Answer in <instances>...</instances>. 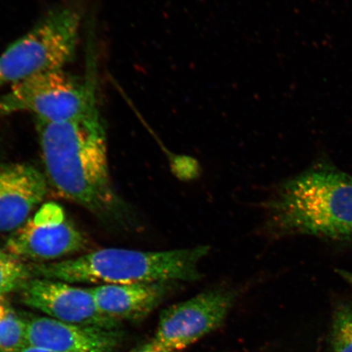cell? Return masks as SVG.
I'll list each match as a JSON object with an SVG mask.
<instances>
[{
	"label": "cell",
	"mask_w": 352,
	"mask_h": 352,
	"mask_svg": "<svg viewBox=\"0 0 352 352\" xmlns=\"http://www.w3.org/2000/svg\"><path fill=\"white\" fill-rule=\"evenodd\" d=\"M98 88L69 120H35L48 184L66 199L104 219L126 218L110 175L107 129Z\"/></svg>",
	"instance_id": "cell-1"
},
{
	"label": "cell",
	"mask_w": 352,
	"mask_h": 352,
	"mask_svg": "<svg viewBox=\"0 0 352 352\" xmlns=\"http://www.w3.org/2000/svg\"><path fill=\"white\" fill-rule=\"evenodd\" d=\"M267 210L272 235L352 241V176L320 162L281 184Z\"/></svg>",
	"instance_id": "cell-2"
},
{
	"label": "cell",
	"mask_w": 352,
	"mask_h": 352,
	"mask_svg": "<svg viewBox=\"0 0 352 352\" xmlns=\"http://www.w3.org/2000/svg\"><path fill=\"white\" fill-rule=\"evenodd\" d=\"M209 246L142 252L121 248L95 250L74 258L30 263L34 277L70 284H132L156 281H195Z\"/></svg>",
	"instance_id": "cell-3"
},
{
	"label": "cell",
	"mask_w": 352,
	"mask_h": 352,
	"mask_svg": "<svg viewBox=\"0 0 352 352\" xmlns=\"http://www.w3.org/2000/svg\"><path fill=\"white\" fill-rule=\"evenodd\" d=\"M86 8V0H67L8 46L0 55V89L64 69L76 56Z\"/></svg>",
	"instance_id": "cell-4"
},
{
	"label": "cell",
	"mask_w": 352,
	"mask_h": 352,
	"mask_svg": "<svg viewBox=\"0 0 352 352\" xmlns=\"http://www.w3.org/2000/svg\"><path fill=\"white\" fill-rule=\"evenodd\" d=\"M90 47L85 78L60 69L39 74L12 86L0 96V120L19 113H32L35 120L48 122L64 121L76 116L98 87L95 52Z\"/></svg>",
	"instance_id": "cell-5"
},
{
	"label": "cell",
	"mask_w": 352,
	"mask_h": 352,
	"mask_svg": "<svg viewBox=\"0 0 352 352\" xmlns=\"http://www.w3.org/2000/svg\"><path fill=\"white\" fill-rule=\"evenodd\" d=\"M237 294L234 289H212L166 308L151 341L161 351L183 352L223 324Z\"/></svg>",
	"instance_id": "cell-6"
},
{
	"label": "cell",
	"mask_w": 352,
	"mask_h": 352,
	"mask_svg": "<svg viewBox=\"0 0 352 352\" xmlns=\"http://www.w3.org/2000/svg\"><path fill=\"white\" fill-rule=\"evenodd\" d=\"M86 236L56 202L43 204L8 236L6 250L26 262H55L86 248Z\"/></svg>",
	"instance_id": "cell-7"
},
{
	"label": "cell",
	"mask_w": 352,
	"mask_h": 352,
	"mask_svg": "<svg viewBox=\"0 0 352 352\" xmlns=\"http://www.w3.org/2000/svg\"><path fill=\"white\" fill-rule=\"evenodd\" d=\"M20 296L25 305L63 322L107 329H116L118 324L100 314L90 288L34 277L22 288Z\"/></svg>",
	"instance_id": "cell-8"
},
{
	"label": "cell",
	"mask_w": 352,
	"mask_h": 352,
	"mask_svg": "<svg viewBox=\"0 0 352 352\" xmlns=\"http://www.w3.org/2000/svg\"><path fill=\"white\" fill-rule=\"evenodd\" d=\"M46 175L26 162H0V234L15 231L43 204Z\"/></svg>",
	"instance_id": "cell-9"
},
{
	"label": "cell",
	"mask_w": 352,
	"mask_h": 352,
	"mask_svg": "<svg viewBox=\"0 0 352 352\" xmlns=\"http://www.w3.org/2000/svg\"><path fill=\"white\" fill-rule=\"evenodd\" d=\"M25 321L28 345L54 352H116L121 341L116 329L66 323L47 316Z\"/></svg>",
	"instance_id": "cell-10"
},
{
	"label": "cell",
	"mask_w": 352,
	"mask_h": 352,
	"mask_svg": "<svg viewBox=\"0 0 352 352\" xmlns=\"http://www.w3.org/2000/svg\"><path fill=\"white\" fill-rule=\"evenodd\" d=\"M176 285L177 281H156L100 285L90 289L100 314L120 323L146 318Z\"/></svg>",
	"instance_id": "cell-11"
},
{
	"label": "cell",
	"mask_w": 352,
	"mask_h": 352,
	"mask_svg": "<svg viewBox=\"0 0 352 352\" xmlns=\"http://www.w3.org/2000/svg\"><path fill=\"white\" fill-rule=\"evenodd\" d=\"M34 277L30 263L0 250V296L20 292Z\"/></svg>",
	"instance_id": "cell-12"
},
{
	"label": "cell",
	"mask_w": 352,
	"mask_h": 352,
	"mask_svg": "<svg viewBox=\"0 0 352 352\" xmlns=\"http://www.w3.org/2000/svg\"><path fill=\"white\" fill-rule=\"evenodd\" d=\"M26 346V321L10 308L0 319V352H19Z\"/></svg>",
	"instance_id": "cell-13"
},
{
	"label": "cell",
	"mask_w": 352,
	"mask_h": 352,
	"mask_svg": "<svg viewBox=\"0 0 352 352\" xmlns=\"http://www.w3.org/2000/svg\"><path fill=\"white\" fill-rule=\"evenodd\" d=\"M331 342L333 352H352V303L337 308L333 320Z\"/></svg>",
	"instance_id": "cell-14"
},
{
	"label": "cell",
	"mask_w": 352,
	"mask_h": 352,
	"mask_svg": "<svg viewBox=\"0 0 352 352\" xmlns=\"http://www.w3.org/2000/svg\"><path fill=\"white\" fill-rule=\"evenodd\" d=\"M130 352H167L157 349L155 346L153 344L151 341L144 343L143 345L136 347L134 350Z\"/></svg>",
	"instance_id": "cell-15"
},
{
	"label": "cell",
	"mask_w": 352,
	"mask_h": 352,
	"mask_svg": "<svg viewBox=\"0 0 352 352\" xmlns=\"http://www.w3.org/2000/svg\"><path fill=\"white\" fill-rule=\"evenodd\" d=\"M337 272L352 288V272L340 270H337Z\"/></svg>",
	"instance_id": "cell-16"
},
{
	"label": "cell",
	"mask_w": 352,
	"mask_h": 352,
	"mask_svg": "<svg viewBox=\"0 0 352 352\" xmlns=\"http://www.w3.org/2000/svg\"><path fill=\"white\" fill-rule=\"evenodd\" d=\"M10 307H8L6 299L2 296H0V319L6 315Z\"/></svg>",
	"instance_id": "cell-17"
},
{
	"label": "cell",
	"mask_w": 352,
	"mask_h": 352,
	"mask_svg": "<svg viewBox=\"0 0 352 352\" xmlns=\"http://www.w3.org/2000/svg\"><path fill=\"white\" fill-rule=\"evenodd\" d=\"M19 352H54L47 349H41V347H36L33 346H26L25 349L21 350Z\"/></svg>",
	"instance_id": "cell-18"
}]
</instances>
